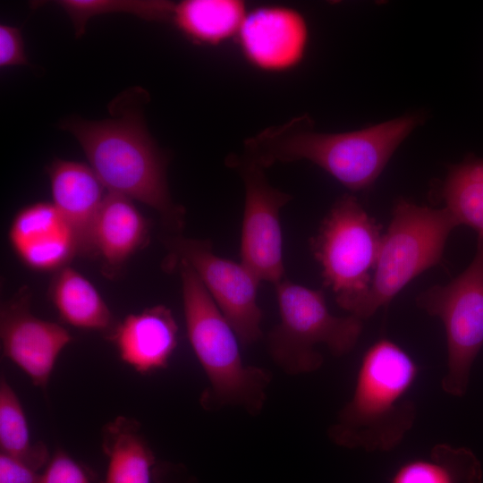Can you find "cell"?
I'll return each mask as SVG.
<instances>
[{
    "label": "cell",
    "instance_id": "obj_24",
    "mask_svg": "<svg viewBox=\"0 0 483 483\" xmlns=\"http://www.w3.org/2000/svg\"><path fill=\"white\" fill-rule=\"evenodd\" d=\"M39 483H93L89 472L62 449L47 463Z\"/></svg>",
    "mask_w": 483,
    "mask_h": 483
},
{
    "label": "cell",
    "instance_id": "obj_5",
    "mask_svg": "<svg viewBox=\"0 0 483 483\" xmlns=\"http://www.w3.org/2000/svg\"><path fill=\"white\" fill-rule=\"evenodd\" d=\"M456 226L445 208L435 209L400 200L382 235L369 289L354 316L369 318L412 279L437 265Z\"/></svg>",
    "mask_w": 483,
    "mask_h": 483
},
{
    "label": "cell",
    "instance_id": "obj_16",
    "mask_svg": "<svg viewBox=\"0 0 483 483\" xmlns=\"http://www.w3.org/2000/svg\"><path fill=\"white\" fill-rule=\"evenodd\" d=\"M148 225L132 200L107 192L93 230L94 255L106 267L119 268L148 239Z\"/></svg>",
    "mask_w": 483,
    "mask_h": 483
},
{
    "label": "cell",
    "instance_id": "obj_25",
    "mask_svg": "<svg viewBox=\"0 0 483 483\" xmlns=\"http://www.w3.org/2000/svg\"><path fill=\"white\" fill-rule=\"evenodd\" d=\"M24 42L20 29L0 25V67L27 64Z\"/></svg>",
    "mask_w": 483,
    "mask_h": 483
},
{
    "label": "cell",
    "instance_id": "obj_22",
    "mask_svg": "<svg viewBox=\"0 0 483 483\" xmlns=\"http://www.w3.org/2000/svg\"><path fill=\"white\" fill-rule=\"evenodd\" d=\"M0 448L1 453L21 461L35 470L50 459L45 444L32 442L21 401L3 374L0 379Z\"/></svg>",
    "mask_w": 483,
    "mask_h": 483
},
{
    "label": "cell",
    "instance_id": "obj_23",
    "mask_svg": "<svg viewBox=\"0 0 483 483\" xmlns=\"http://www.w3.org/2000/svg\"><path fill=\"white\" fill-rule=\"evenodd\" d=\"M72 21L77 38L88 21L97 15L125 13L148 21H168L173 2L160 0H61L55 2Z\"/></svg>",
    "mask_w": 483,
    "mask_h": 483
},
{
    "label": "cell",
    "instance_id": "obj_2",
    "mask_svg": "<svg viewBox=\"0 0 483 483\" xmlns=\"http://www.w3.org/2000/svg\"><path fill=\"white\" fill-rule=\"evenodd\" d=\"M419 123L416 116L394 119L360 131H312L306 115L267 127L244 141L242 157L266 169L276 163L309 161L352 191L369 188L390 157Z\"/></svg>",
    "mask_w": 483,
    "mask_h": 483
},
{
    "label": "cell",
    "instance_id": "obj_15",
    "mask_svg": "<svg viewBox=\"0 0 483 483\" xmlns=\"http://www.w3.org/2000/svg\"><path fill=\"white\" fill-rule=\"evenodd\" d=\"M109 336L121 360L147 375L167 366L177 346L178 326L167 307L157 305L128 315Z\"/></svg>",
    "mask_w": 483,
    "mask_h": 483
},
{
    "label": "cell",
    "instance_id": "obj_3",
    "mask_svg": "<svg viewBox=\"0 0 483 483\" xmlns=\"http://www.w3.org/2000/svg\"><path fill=\"white\" fill-rule=\"evenodd\" d=\"M419 368L400 345L387 338L364 352L353 394L331 426V440L346 448L386 452L395 448L417 416L408 394Z\"/></svg>",
    "mask_w": 483,
    "mask_h": 483
},
{
    "label": "cell",
    "instance_id": "obj_9",
    "mask_svg": "<svg viewBox=\"0 0 483 483\" xmlns=\"http://www.w3.org/2000/svg\"><path fill=\"white\" fill-rule=\"evenodd\" d=\"M167 265L189 264L228 320L242 344L261 336L262 311L258 303L260 279L243 263L217 256L210 241L173 234L164 240Z\"/></svg>",
    "mask_w": 483,
    "mask_h": 483
},
{
    "label": "cell",
    "instance_id": "obj_11",
    "mask_svg": "<svg viewBox=\"0 0 483 483\" xmlns=\"http://www.w3.org/2000/svg\"><path fill=\"white\" fill-rule=\"evenodd\" d=\"M0 337L4 356L40 388L47 387L59 354L72 340L61 325L31 313L25 292L2 304Z\"/></svg>",
    "mask_w": 483,
    "mask_h": 483
},
{
    "label": "cell",
    "instance_id": "obj_1",
    "mask_svg": "<svg viewBox=\"0 0 483 483\" xmlns=\"http://www.w3.org/2000/svg\"><path fill=\"white\" fill-rule=\"evenodd\" d=\"M147 97L140 88L129 89L109 105L110 118H69L61 127L79 141L89 166L108 192L152 208L169 231L180 234L185 210L174 202L169 191L167 156L147 130L142 111Z\"/></svg>",
    "mask_w": 483,
    "mask_h": 483
},
{
    "label": "cell",
    "instance_id": "obj_10",
    "mask_svg": "<svg viewBox=\"0 0 483 483\" xmlns=\"http://www.w3.org/2000/svg\"><path fill=\"white\" fill-rule=\"evenodd\" d=\"M227 163L238 170L245 187L241 262L261 282L275 285L285 278L280 211L292 196L273 187L264 169L242 156H232Z\"/></svg>",
    "mask_w": 483,
    "mask_h": 483
},
{
    "label": "cell",
    "instance_id": "obj_17",
    "mask_svg": "<svg viewBox=\"0 0 483 483\" xmlns=\"http://www.w3.org/2000/svg\"><path fill=\"white\" fill-rule=\"evenodd\" d=\"M102 446L108 459L104 483H151L156 459L137 420L119 416L108 422Z\"/></svg>",
    "mask_w": 483,
    "mask_h": 483
},
{
    "label": "cell",
    "instance_id": "obj_20",
    "mask_svg": "<svg viewBox=\"0 0 483 483\" xmlns=\"http://www.w3.org/2000/svg\"><path fill=\"white\" fill-rule=\"evenodd\" d=\"M483 470L469 448L434 445L428 455L410 459L392 474L389 483H482Z\"/></svg>",
    "mask_w": 483,
    "mask_h": 483
},
{
    "label": "cell",
    "instance_id": "obj_19",
    "mask_svg": "<svg viewBox=\"0 0 483 483\" xmlns=\"http://www.w3.org/2000/svg\"><path fill=\"white\" fill-rule=\"evenodd\" d=\"M246 14L240 0H184L173 2L168 21L195 43L218 45L238 34Z\"/></svg>",
    "mask_w": 483,
    "mask_h": 483
},
{
    "label": "cell",
    "instance_id": "obj_14",
    "mask_svg": "<svg viewBox=\"0 0 483 483\" xmlns=\"http://www.w3.org/2000/svg\"><path fill=\"white\" fill-rule=\"evenodd\" d=\"M53 205L71 228L78 255H94V225L106 197L89 165L55 159L47 166Z\"/></svg>",
    "mask_w": 483,
    "mask_h": 483
},
{
    "label": "cell",
    "instance_id": "obj_26",
    "mask_svg": "<svg viewBox=\"0 0 483 483\" xmlns=\"http://www.w3.org/2000/svg\"><path fill=\"white\" fill-rule=\"evenodd\" d=\"M41 475L26 463L0 453V483H39Z\"/></svg>",
    "mask_w": 483,
    "mask_h": 483
},
{
    "label": "cell",
    "instance_id": "obj_12",
    "mask_svg": "<svg viewBox=\"0 0 483 483\" xmlns=\"http://www.w3.org/2000/svg\"><path fill=\"white\" fill-rule=\"evenodd\" d=\"M245 58L266 72H284L302 59L308 40L304 18L279 5L262 6L247 13L237 34Z\"/></svg>",
    "mask_w": 483,
    "mask_h": 483
},
{
    "label": "cell",
    "instance_id": "obj_6",
    "mask_svg": "<svg viewBox=\"0 0 483 483\" xmlns=\"http://www.w3.org/2000/svg\"><path fill=\"white\" fill-rule=\"evenodd\" d=\"M280 322L268 334L271 357L284 371L297 375L317 370L323 363L317 351L325 344L335 356L349 353L358 343L363 320L333 315L323 292L291 282L275 284Z\"/></svg>",
    "mask_w": 483,
    "mask_h": 483
},
{
    "label": "cell",
    "instance_id": "obj_4",
    "mask_svg": "<svg viewBox=\"0 0 483 483\" xmlns=\"http://www.w3.org/2000/svg\"><path fill=\"white\" fill-rule=\"evenodd\" d=\"M183 312L190 343L220 402L243 407L250 413L263 406L269 375L246 366L238 336L202 282L185 261L178 260Z\"/></svg>",
    "mask_w": 483,
    "mask_h": 483
},
{
    "label": "cell",
    "instance_id": "obj_13",
    "mask_svg": "<svg viewBox=\"0 0 483 483\" xmlns=\"http://www.w3.org/2000/svg\"><path fill=\"white\" fill-rule=\"evenodd\" d=\"M9 241L20 260L39 272H57L78 255L74 235L53 203L37 202L19 210Z\"/></svg>",
    "mask_w": 483,
    "mask_h": 483
},
{
    "label": "cell",
    "instance_id": "obj_18",
    "mask_svg": "<svg viewBox=\"0 0 483 483\" xmlns=\"http://www.w3.org/2000/svg\"><path fill=\"white\" fill-rule=\"evenodd\" d=\"M49 298L60 318L77 328L106 332L114 318L94 285L72 267L57 271L49 287Z\"/></svg>",
    "mask_w": 483,
    "mask_h": 483
},
{
    "label": "cell",
    "instance_id": "obj_7",
    "mask_svg": "<svg viewBox=\"0 0 483 483\" xmlns=\"http://www.w3.org/2000/svg\"><path fill=\"white\" fill-rule=\"evenodd\" d=\"M380 226L354 196L336 200L310 241L325 285L337 305L354 316L366 296L378 255Z\"/></svg>",
    "mask_w": 483,
    "mask_h": 483
},
{
    "label": "cell",
    "instance_id": "obj_21",
    "mask_svg": "<svg viewBox=\"0 0 483 483\" xmlns=\"http://www.w3.org/2000/svg\"><path fill=\"white\" fill-rule=\"evenodd\" d=\"M442 191L445 208L458 225L474 229L483 241V158L470 157L454 165Z\"/></svg>",
    "mask_w": 483,
    "mask_h": 483
},
{
    "label": "cell",
    "instance_id": "obj_8",
    "mask_svg": "<svg viewBox=\"0 0 483 483\" xmlns=\"http://www.w3.org/2000/svg\"><path fill=\"white\" fill-rule=\"evenodd\" d=\"M417 304L444 324L447 344V369L442 389L463 396L471 368L483 346V241L457 277L445 285H434L419 293Z\"/></svg>",
    "mask_w": 483,
    "mask_h": 483
}]
</instances>
